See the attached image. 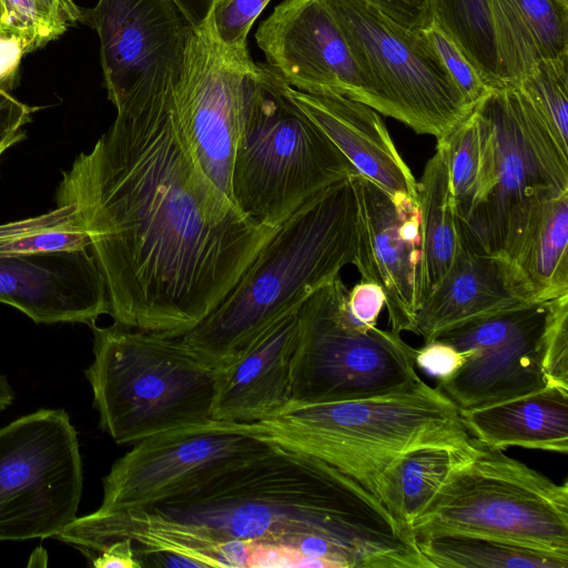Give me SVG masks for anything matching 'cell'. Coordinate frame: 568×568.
<instances>
[{
    "mask_svg": "<svg viewBox=\"0 0 568 568\" xmlns=\"http://www.w3.org/2000/svg\"><path fill=\"white\" fill-rule=\"evenodd\" d=\"M515 85L526 94L558 146L568 154V54L537 62Z\"/></svg>",
    "mask_w": 568,
    "mask_h": 568,
    "instance_id": "1f68e13d",
    "label": "cell"
},
{
    "mask_svg": "<svg viewBox=\"0 0 568 568\" xmlns=\"http://www.w3.org/2000/svg\"><path fill=\"white\" fill-rule=\"evenodd\" d=\"M473 111L480 143L479 183L458 229L473 247L503 261L535 207L568 191V154L518 85L491 88Z\"/></svg>",
    "mask_w": 568,
    "mask_h": 568,
    "instance_id": "52a82bcc",
    "label": "cell"
},
{
    "mask_svg": "<svg viewBox=\"0 0 568 568\" xmlns=\"http://www.w3.org/2000/svg\"><path fill=\"white\" fill-rule=\"evenodd\" d=\"M84 22L99 36L104 87L116 111L173 94L193 29L173 0H99Z\"/></svg>",
    "mask_w": 568,
    "mask_h": 568,
    "instance_id": "4fadbf2b",
    "label": "cell"
},
{
    "mask_svg": "<svg viewBox=\"0 0 568 568\" xmlns=\"http://www.w3.org/2000/svg\"><path fill=\"white\" fill-rule=\"evenodd\" d=\"M527 304L513 293L501 260L459 234L453 263L423 300L413 333L427 343L468 322Z\"/></svg>",
    "mask_w": 568,
    "mask_h": 568,
    "instance_id": "7402d4cb",
    "label": "cell"
},
{
    "mask_svg": "<svg viewBox=\"0 0 568 568\" xmlns=\"http://www.w3.org/2000/svg\"><path fill=\"white\" fill-rule=\"evenodd\" d=\"M54 196L78 205L114 323L168 336L214 311L277 229L247 217L205 174L173 95L116 111Z\"/></svg>",
    "mask_w": 568,
    "mask_h": 568,
    "instance_id": "6da1fadb",
    "label": "cell"
},
{
    "mask_svg": "<svg viewBox=\"0 0 568 568\" xmlns=\"http://www.w3.org/2000/svg\"><path fill=\"white\" fill-rule=\"evenodd\" d=\"M54 538L70 544L91 558L106 544L128 538L141 551L182 556L194 567H246L253 542L225 540L202 525L178 521L149 508L112 513L97 510L77 517Z\"/></svg>",
    "mask_w": 568,
    "mask_h": 568,
    "instance_id": "d6986e66",
    "label": "cell"
},
{
    "mask_svg": "<svg viewBox=\"0 0 568 568\" xmlns=\"http://www.w3.org/2000/svg\"><path fill=\"white\" fill-rule=\"evenodd\" d=\"M268 2L270 0H215L206 23L222 47L237 53H248L247 34Z\"/></svg>",
    "mask_w": 568,
    "mask_h": 568,
    "instance_id": "836d02e7",
    "label": "cell"
},
{
    "mask_svg": "<svg viewBox=\"0 0 568 568\" xmlns=\"http://www.w3.org/2000/svg\"><path fill=\"white\" fill-rule=\"evenodd\" d=\"M385 303V294L381 286L363 280L348 290L346 296V310L349 317L357 325L367 329L376 326Z\"/></svg>",
    "mask_w": 568,
    "mask_h": 568,
    "instance_id": "8d00e7d4",
    "label": "cell"
},
{
    "mask_svg": "<svg viewBox=\"0 0 568 568\" xmlns=\"http://www.w3.org/2000/svg\"><path fill=\"white\" fill-rule=\"evenodd\" d=\"M465 356L453 345L434 339L416 349L415 364L438 381L453 376L464 364Z\"/></svg>",
    "mask_w": 568,
    "mask_h": 568,
    "instance_id": "74e56055",
    "label": "cell"
},
{
    "mask_svg": "<svg viewBox=\"0 0 568 568\" xmlns=\"http://www.w3.org/2000/svg\"><path fill=\"white\" fill-rule=\"evenodd\" d=\"M422 239V302L448 271L455 257L459 229L449 185L446 153L437 141L417 181ZM420 302V304H422Z\"/></svg>",
    "mask_w": 568,
    "mask_h": 568,
    "instance_id": "484cf974",
    "label": "cell"
},
{
    "mask_svg": "<svg viewBox=\"0 0 568 568\" xmlns=\"http://www.w3.org/2000/svg\"><path fill=\"white\" fill-rule=\"evenodd\" d=\"M433 22L456 43L489 88L504 85L489 0H433Z\"/></svg>",
    "mask_w": 568,
    "mask_h": 568,
    "instance_id": "f1b7e54d",
    "label": "cell"
},
{
    "mask_svg": "<svg viewBox=\"0 0 568 568\" xmlns=\"http://www.w3.org/2000/svg\"><path fill=\"white\" fill-rule=\"evenodd\" d=\"M1 30L19 36L28 53L44 47L67 30L57 23L38 0H1Z\"/></svg>",
    "mask_w": 568,
    "mask_h": 568,
    "instance_id": "e575fe53",
    "label": "cell"
},
{
    "mask_svg": "<svg viewBox=\"0 0 568 568\" xmlns=\"http://www.w3.org/2000/svg\"><path fill=\"white\" fill-rule=\"evenodd\" d=\"M0 302L38 324L92 327L110 314L105 282L90 248L0 257Z\"/></svg>",
    "mask_w": 568,
    "mask_h": 568,
    "instance_id": "ac0fdd59",
    "label": "cell"
},
{
    "mask_svg": "<svg viewBox=\"0 0 568 568\" xmlns=\"http://www.w3.org/2000/svg\"><path fill=\"white\" fill-rule=\"evenodd\" d=\"M270 444L250 424L216 419L150 436L111 466L97 511L152 506L250 459Z\"/></svg>",
    "mask_w": 568,
    "mask_h": 568,
    "instance_id": "7c38bea8",
    "label": "cell"
},
{
    "mask_svg": "<svg viewBox=\"0 0 568 568\" xmlns=\"http://www.w3.org/2000/svg\"><path fill=\"white\" fill-rule=\"evenodd\" d=\"M541 345L546 385L568 389V294L548 302Z\"/></svg>",
    "mask_w": 568,
    "mask_h": 568,
    "instance_id": "d6a6232c",
    "label": "cell"
},
{
    "mask_svg": "<svg viewBox=\"0 0 568 568\" xmlns=\"http://www.w3.org/2000/svg\"><path fill=\"white\" fill-rule=\"evenodd\" d=\"M547 303L475 320L436 339L453 345L464 364L437 388L458 410H469L542 389V332Z\"/></svg>",
    "mask_w": 568,
    "mask_h": 568,
    "instance_id": "9a60e30c",
    "label": "cell"
},
{
    "mask_svg": "<svg viewBox=\"0 0 568 568\" xmlns=\"http://www.w3.org/2000/svg\"><path fill=\"white\" fill-rule=\"evenodd\" d=\"M27 53L19 36L0 30V101L13 89L21 59Z\"/></svg>",
    "mask_w": 568,
    "mask_h": 568,
    "instance_id": "60d3db41",
    "label": "cell"
},
{
    "mask_svg": "<svg viewBox=\"0 0 568 568\" xmlns=\"http://www.w3.org/2000/svg\"><path fill=\"white\" fill-rule=\"evenodd\" d=\"M423 32L435 48L448 73L471 105L491 89L468 61L456 43L432 21Z\"/></svg>",
    "mask_w": 568,
    "mask_h": 568,
    "instance_id": "d590c367",
    "label": "cell"
},
{
    "mask_svg": "<svg viewBox=\"0 0 568 568\" xmlns=\"http://www.w3.org/2000/svg\"><path fill=\"white\" fill-rule=\"evenodd\" d=\"M97 568H141L136 558L134 544L128 538H120L103 546L91 558Z\"/></svg>",
    "mask_w": 568,
    "mask_h": 568,
    "instance_id": "7bdbcfd3",
    "label": "cell"
},
{
    "mask_svg": "<svg viewBox=\"0 0 568 568\" xmlns=\"http://www.w3.org/2000/svg\"><path fill=\"white\" fill-rule=\"evenodd\" d=\"M469 435L496 448L523 447L568 453V389H542L493 404L459 410Z\"/></svg>",
    "mask_w": 568,
    "mask_h": 568,
    "instance_id": "cb8c5ba5",
    "label": "cell"
},
{
    "mask_svg": "<svg viewBox=\"0 0 568 568\" xmlns=\"http://www.w3.org/2000/svg\"><path fill=\"white\" fill-rule=\"evenodd\" d=\"M412 530L490 537L568 557V484L474 439Z\"/></svg>",
    "mask_w": 568,
    "mask_h": 568,
    "instance_id": "ba28073f",
    "label": "cell"
},
{
    "mask_svg": "<svg viewBox=\"0 0 568 568\" xmlns=\"http://www.w3.org/2000/svg\"><path fill=\"white\" fill-rule=\"evenodd\" d=\"M297 311L277 321L217 371L213 419L256 423L273 417L292 400L291 363L297 339Z\"/></svg>",
    "mask_w": 568,
    "mask_h": 568,
    "instance_id": "44dd1931",
    "label": "cell"
},
{
    "mask_svg": "<svg viewBox=\"0 0 568 568\" xmlns=\"http://www.w3.org/2000/svg\"><path fill=\"white\" fill-rule=\"evenodd\" d=\"M324 2L362 71L367 105L436 140L473 110L423 29H408L361 0Z\"/></svg>",
    "mask_w": 568,
    "mask_h": 568,
    "instance_id": "30bf717a",
    "label": "cell"
},
{
    "mask_svg": "<svg viewBox=\"0 0 568 568\" xmlns=\"http://www.w3.org/2000/svg\"><path fill=\"white\" fill-rule=\"evenodd\" d=\"M437 141L445 149L454 210L458 224H463L475 203L480 173V143L474 111Z\"/></svg>",
    "mask_w": 568,
    "mask_h": 568,
    "instance_id": "4dcf8cb0",
    "label": "cell"
},
{
    "mask_svg": "<svg viewBox=\"0 0 568 568\" xmlns=\"http://www.w3.org/2000/svg\"><path fill=\"white\" fill-rule=\"evenodd\" d=\"M353 175V174H352ZM352 175L321 191L274 232L227 296L181 335L216 371L353 264L358 204Z\"/></svg>",
    "mask_w": 568,
    "mask_h": 568,
    "instance_id": "3957f363",
    "label": "cell"
},
{
    "mask_svg": "<svg viewBox=\"0 0 568 568\" xmlns=\"http://www.w3.org/2000/svg\"><path fill=\"white\" fill-rule=\"evenodd\" d=\"M49 16L63 28L84 21V12L73 0H38Z\"/></svg>",
    "mask_w": 568,
    "mask_h": 568,
    "instance_id": "ee69618b",
    "label": "cell"
},
{
    "mask_svg": "<svg viewBox=\"0 0 568 568\" xmlns=\"http://www.w3.org/2000/svg\"><path fill=\"white\" fill-rule=\"evenodd\" d=\"M432 568H567L568 557L516 542L466 534L417 536Z\"/></svg>",
    "mask_w": 568,
    "mask_h": 568,
    "instance_id": "83f0119b",
    "label": "cell"
},
{
    "mask_svg": "<svg viewBox=\"0 0 568 568\" xmlns=\"http://www.w3.org/2000/svg\"><path fill=\"white\" fill-rule=\"evenodd\" d=\"M271 443V442H270ZM149 508L217 537L291 546L322 568H432L413 530L359 483L274 443Z\"/></svg>",
    "mask_w": 568,
    "mask_h": 568,
    "instance_id": "7a4b0ae2",
    "label": "cell"
},
{
    "mask_svg": "<svg viewBox=\"0 0 568 568\" xmlns=\"http://www.w3.org/2000/svg\"><path fill=\"white\" fill-rule=\"evenodd\" d=\"M513 293L528 304L568 294V191L541 201L501 261Z\"/></svg>",
    "mask_w": 568,
    "mask_h": 568,
    "instance_id": "603a6c76",
    "label": "cell"
},
{
    "mask_svg": "<svg viewBox=\"0 0 568 568\" xmlns=\"http://www.w3.org/2000/svg\"><path fill=\"white\" fill-rule=\"evenodd\" d=\"M255 39L267 65L291 88L366 104L362 71L324 0H284L261 23Z\"/></svg>",
    "mask_w": 568,
    "mask_h": 568,
    "instance_id": "2e32d148",
    "label": "cell"
},
{
    "mask_svg": "<svg viewBox=\"0 0 568 568\" xmlns=\"http://www.w3.org/2000/svg\"><path fill=\"white\" fill-rule=\"evenodd\" d=\"M255 68L248 53L222 47L205 21L189 34L173 90L174 112L191 150L205 174L232 202L233 159L246 82Z\"/></svg>",
    "mask_w": 568,
    "mask_h": 568,
    "instance_id": "5bb4252c",
    "label": "cell"
},
{
    "mask_svg": "<svg viewBox=\"0 0 568 568\" xmlns=\"http://www.w3.org/2000/svg\"><path fill=\"white\" fill-rule=\"evenodd\" d=\"M82 489L78 433L64 409L0 427V542L55 537L78 517Z\"/></svg>",
    "mask_w": 568,
    "mask_h": 568,
    "instance_id": "8fae6325",
    "label": "cell"
},
{
    "mask_svg": "<svg viewBox=\"0 0 568 568\" xmlns=\"http://www.w3.org/2000/svg\"><path fill=\"white\" fill-rule=\"evenodd\" d=\"M215 0H173L192 28L202 27Z\"/></svg>",
    "mask_w": 568,
    "mask_h": 568,
    "instance_id": "f6af8a7d",
    "label": "cell"
},
{
    "mask_svg": "<svg viewBox=\"0 0 568 568\" xmlns=\"http://www.w3.org/2000/svg\"><path fill=\"white\" fill-rule=\"evenodd\" d=\"M94 358L85 371L100 428L133 445L212 418L217 371L182 336L93 325Z\"/></svg>",
    "mask_w": 568,
    "mask_h": 568,
    "instance_id": "5b68a950",
    "label": "cell"
},
{
    "mask_svg": "<svg viewBox=\"0 0 568 568\" xmlns=\"http://www.w3.org/2000/svg\"><path fill=\"white\" fill-rule=\"evenodd\" d=\"M90 248L78 205L0 224V257Z\"/></svg>",
    "mask_w": 568,
    "mask_h": 568,
    "instance_id": "f546056e",
    "label": "cell"
},
{
    "mask_svg": "<svg viewBox=\"0 0 568 568\" xmlns=\"http://www.w3.org/2000/svg\"><path fill=\"white\" fill-rule=\"evenodd\" d=\"M339 276L315 291L297 311L291 363L292 400L326 403L390 395L414 388L416 348L400 334L364 328L346 310Z\"/></svg>",
    "mask_w": 568,
    "mask_h": 568,
    "instance_id": "9c48e42d",
    "label": "cell"
},
{
    "mask_svg": "<svg viewBox=\"0 0 568 568\" xmlns=\"http://www.w3.org/2000/svg\"><path fill=\"white\" fill-rule=\"evenodd\" d=\"M287 97L327 135L357 174L396 202H417V181L377 111L341 94H313L284 82Z\"/></svg>",
    "mask_w": 568,
    "mask_h": 568,
    "instance_id": "ffe728a7",
    "label": "cell"
},
{
    "mask_svg": "<svg viewBox=\"0 0 568 568\" xmlns=\"http://www.w3.org/2000/svg\"><path fill=\"white\" fill-rule=\"evenodd\" d=\"M504 84H517L539 61L568 54V0H489Z\"/></svg>",
    "mask_w": 568,
    "mask_h": 568,
    "instance_id": "d4e9b609",
    "label": "cell"
},
{
    "mask_svg": "<svg viewBox=\"0 0 568 568\" xmlns=\"http://www.w3.org/2000/svg\"><path fill=\"white\" fill-rule=\"evenodd\" d=\"M246 567H311L310 561L291 546L253 542Z\"/></svg>",
    "mask_w": 568,
    "mask_h": 568,
    "instance_id": "b9f144b4",
    "label": "cell"
},
{
    "mask_svg": "<svg viewBox=\"0 0 568 568\" xmlns=\"http://www.w3.org/2000/svg\"><path fill=\"white\" fill-rule=\"evenodd\" d=\"M473 443L464 448L426 446L405 453L382 478L381 503L398 523L412 529L454 468L467 457Z\"/></svg>",
    "mask_w": 568,
    "mask_h": 568,
    "instance_id": "4316f807",
    "label": "cell"
},
{
    "mask_svg": "<svg viewBox=\"0 0 568 568\" xmlns=\"http://www.w3.org/2000/svg\"><path fill=\"white\" fill-rule=\"evenodd\" d=\"M250 426L267 442L326 462L378 500L385 471L405 453L473 443L454 403L424 381L412 389L371 398L291 400L273 417Z\"/></svg>",
    "mask_w": 568,
    "mask_h": 568,
    "instance_id": "277c9868",
    "label": "cell"
},
{
    "mask_svg": "<svg viewBox=\"0 0 568 568\" xmlns=\"http://www.w3.org/2000/svg\"><path fill=\"white\" fill-rule=\"evenodd\" d=\"M36 110L10 93L0 101V161L7 150L26 139L24 128Z\"/></svg>",
    "mask_w": 568,
    "mask_h": 568,
    "instance_id": "f35d334b",
    "label": "cell"
},
{
    "mask_svg": "<svg viewBox=\"0 0 568 568\" xmlns=\"http://www.w3.org/2000/svg\"><path fill=\"white\" fill-rule=\"evenodd\" d=\"M14 399V393L8 378L0 373V412L9 407Z\"/></svg>",
    "mask_w": 568,
    "mask_h": 568,
    "instance_id": "bcb514c9",
    "label": "cell"
},
{
    "mask_svg": "<svg viewBox=\"0 0 568 568\" xmlns=\"http://www.w3.org/2000/svg\"><path fill=\"white\" fill-rule=\"evenodd\" d=\"M356 171L287 97L284 81L256 64L246 82L232 166V197L252 221L278 227L307 200Z\"/></svg>",
    "mask_w": 568,
    "mask_h": 568,
    "instance_id": "8992f818",
    "label": "cell"
},
{
    "mask_svg": "<svg viewBox=\"0 0 568 568\" xmlns=\"http://www.w3.org/2000/svg\"><path fill=\"white\" fill-rule=\"evenodd\" d=\"M414 30H422L433 21V0H361Z\"/></svg>",
    "mask_w": 568,
    "mask_h": 568,
    "instance_id": "ab89813d",
    "label": "cell"
},
{
    "mask_svg": "<svg viewBox=\"0 0 568 568\" xmlns=\"http://www.w3.org/2000/svg\"><path fill=\"white\" fill-rule=\"evenodd\" d=\"M358 204L353 265L363 281L384 291L394 333L414 332L422 302V239L418 201L396 202L376 183L352 175Z\"/></svg>",
    "mask_w": 568,
    "mask_h": 568,
    "instance_id": "e0dca14e",
    "label": "cell"
}]
</instances>
